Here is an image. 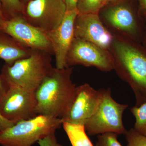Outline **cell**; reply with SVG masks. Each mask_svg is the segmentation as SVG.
Instances as JSON below:
<instances>
[{"mask_svg":"<svg viewBox=\"0 0 146 146\" xmlns=\"http://www.w3.org/2000/svg\"><path fill=\"white\" fill-rule=\"evenodd\" d=\"M113 35L109 50L114 70L133 91L135 106L146 103V47L126 37Z\"/></svg>","mask_w":146,"mask_h":146,"instance_id":"obj_1","label":"cell"},{"mask_svg":"<svg viewBox=\"0 0 146 146\" xmlns=\"http://www.w3.org/2000/svg\"><path fill=\"white\" fill-rule=\"evenodd\" d=\"M73 68H53L35 91L37 115L62 119L70 106L77 86L72 80Z\"/></svg>","mask_w":146,"mask_h":146,"instance_id":"obj_2","label":"cell"},{"mask_svg":"<svg viewBox=\"0 0 146 146\" xmlns=\"http://www.w3.org/2000/svg\"><path fill=\"white\" fill-rule=\"evenodd\" d=\"M52 55L39 50H32L28 57L5 64L1 75L6 84L35 91L54 68Z\"/></svg>","mask_w":146,"mask_h":146,"instance_id":"obj_3","label":"cell"},{"mask_svg":"<svg viewBox=\"0 0 146 146\" xmlns=\"http://www.w3.org/2000/svg\"><path fill=\"white\" fill-rule=\"evenodd\" d=\"M110 3L99 13L105 27L112 35H119L141 43L146 24L140 14L126 2Z\"/></svg>","mask_w":146,"mask_h":146,"instance_id":"obj_4","label":"cell"},{"mask_svg":"<svg viewBox=\"0 0 146 146\" xmlns=\"http://www.w3.org/2000/svg\"><path fill=\"white\" fill-rule=\"evenodd\" d=\"M63 120L42 115L16 123L0 132L1 146H32L45 137L55 133Z\"/></svg>","mask_w":146,"mask_h":146,"instance_id":"obj_5","label":"cell"},{"mask_svg":"<svg viewBox=\"0 0 146 146\" xmlns=\"http://www.w3.org/2000/svg\"><path fill=\"white\" fill-rule=\"evenodd\" d=\"M99 102L96 111L85 124L86 132L89 135L115 133L125 135L127 130L123 122V115L127 104L117 102L112 98L110 88L99 89Z\"/></svg>","mask_w":146,"mask_h":146,"instance_id":"obj_6","label":"cell"},{"mask_svg":"<svg viewBox=\"0 0 146 146\" xmlns=\"http://www.w3.org/2000/svg\"><path fill=\"white\" fill-rule=\"evenodd\" d=\"M6 85L5 91L0 96V111L5 118L16 123L37 115L35 91L13 84Z\"/></svg>","mask_w":146,"mask_h":146,"instance_id":"obj_7","label":"cell"},{"mask_svg":"<svg viewBox=\"0 0 146 146\" xmlns=\"http://www.w3.org/2000/svg\"><path fill=\"white\" fill-rule=\"evenodd\" d=\"M68 68L74 65L93 67L103 72L114 70V63L108 50L74 37L67 54Z\"/></svg>","mask_w":146,"mask_h":146,"instance_id":"obj_8","label":"cell"},{"mask_svg":"<svg viewBox=\"0 0 146 146\" xmlns=\"http://www.w3.org/2000/svg\"><path fill=\"white\" fill-rule=\"evenodd\" d=\"M67 12L64 0H31L22 16L29 23L46 32L56 29Z\"/></svg>","mask_w":146,"mask_h":146,"instance_id":"obj_9","label":"cell"},{"mask_svg":"<svg viewBox=\"0 0 146 146\" xmlns=\"http://www.w3.org/2000/svg\"><path fill=\"white\" fill-rule=\"evenodd\" d=\"M31 50H39L54 55L52 46L46 32L29 23L22 15L5 21L2 30Z\"/></svg>","mask_w":146,"mask_h":146,"instance_id":"obj_10","label":"cell"},{"mask_svg":"<svg viewBox=\"0 0 146 146\" xmlns=\"http://www.w3.org/2000/svg\"><path fill=\"white\" fill-rule=\"evenodd\" d=\"M100 99L99 89L88 83L77 86L75 95L63 121L85 125L96 111Z\"/></svg>","mask_w":146,"mask_h":146,"instance_id":"obj_11","label":"cell"},{"mask_svg":"<svg viewBox=\"0 0 146 146\" xmlns=\"http://www.w3.org/2000/svg\"><path fill=\"white\" fill-rule=\"evenodd\" d=\"M75 38L109 50L113 35L104 26L99 13L78 14L74 24Z\"/></svg>","mask_w":146,"mask_h":146,"instance_id":"obj_12","label":"cell"},{"mask_svg":"<svg viewBox=\"0 0 146 146\" xmlns=\"http://www.w3.org/2000/svg\"><path fill=\"white\" fill-rule=\"evenodd\" d=\"M78 14L77 9L67 11L60 25L53 30L47 33L53 50L55 68L58 69L68 68L66 57L74 37V24Z\"/></svg>","mask_w":146,"mask_h":146,"instance_id":"obj_13","label":"cell"},{"mask_svg":"<svg viewBox=\"0 0 146 146\" xmlns=\"http://www.w3.org/2000/svg\"><path fill=\"white\" fill-rule=\"evenodd\" d=\"M31 51L10 35L0 32V59L4 60L5 64L11 65L28 57Z\"/></svg>","mask_w":146,"mask_h":146,"instance_id":"obj_14","label":"cell"},{"mask_svg":"<svg viewBox=\"0 0 146 146\" xmlns=\"http://www.w3.org/2000/svg\"><path fill=\"white\" fill-rule=\"evenodd\" d=\"M62 126L72 146H94L87 136L83 125L63 121Z\"/></svg>","mask_w":146,"mask_h":146,"instance_id":"obj_15","label":"cell"},{"mask_svg":"<svg viewBox=\"0 0 146 146\" xmlns=\"http://www.w3.org/2000/svg\"><path fill=\"white\" fill-rule=\"evenodd\" d=\"M107 4V0H78L77 10L78 14L99 13Z\"/></svg>","mask_w":146,"mask_h":146,"instance_id":"obj_16","label":"cell"},{"mask_svg":"<svg viewBox=\"0 0 146 146\" xmlns=\"http://www.w3.org/2000/svg\"><path fill=\"white\" fill-rule=\"evenodd\" d=\"M131 112L135 119L133 128L146 136V103L138 106H134L131 109Z\"/></svg>","mask_w":146,"mask_h":146,"instance_id":"obj_17","label":"cell"},{"mask_svg":"<svg viewBox=\"0 0 146 146\" xmlns=\"http://www.w3.org/2000/svg\"><path fill=\"white\" fill-rule=\"evenodd\" d=\"M7 20L23 15L25 5L21 0H0Z\"/></svg>","mask_w":146,"mask_h":146,"instance_id":"obj_18","label":"cell"},{"mask_svg":"<svg viewBox=\"0 0 146 146\" xmlns=\"http://www.w3.org/2000/svg\"><path fill=\"white\" fill-rule=\"evenodd\" d=\"M127 146H146V136L138 133L133 128L125 134Z\"/></svg>","mask_w":146,"mask_h":146,"instance_id":"obj_19","label":"cell"},{"mask_svg":"<svg viewBox=\"0 0 146 146\" xmlns=\"http://www.w3.org/2000/svg\"><path fill=\"white\" fill-rule=\"evenodd\" d=\"M118 135L112 132L100 134L95 146H123L118 141Z\"/></svg>","mask_w":146,"mask_h":146,"instance_id":"obj_20","label":"cell"},{"mask_svg":"<svg viewBox=\"0 0 146 146\" xmlns=\"http://www.w3.org/2000/svg\"><path fill=\"white\" fill-rule=\"evenodd\" d=\"M39 146H64L58 143L55 133H51L37 142Z\"/></svg>","mask_w":146,"mask_h":146,"instance_id":"obj_21","label":"cell"},{"mask_svg":"<svg viewBox=\"0 0 146 146\" xmlns=\"http://www.w3.org/2000/svg\"><path fill=\"white\" fill-rule=\"evenodd\" d=\"M15 123L10 121L5 118L0 111V132L12 126Z\"/></svg>","mask_w":146,"mask_h":146,"instance_id":"obj_22","label":"cell"},{"mask_svg":"<svg viewBox=\"0 0 146 146\" xmlns=\"http://www.w3.org/2000/svg\"><path fill=\"white\" fill-rule=\"evenodd\" d=\"M140 15L146 24V0H138Z\"/></svg>","mask_w":146,"mask_h":146,"instance_id":"obj_23","label":"cell"},{"mask_svg":"<svg viewBox=\"0 0 146 146\" xmlns=\"http://www.w3.org/2000/svg\"><path fill=\"white\" fill-rule=\"evenodd\" d=\"M78 0H64L67 11L77 9V5Z\"/></svg>","mask_w":146,"mask_h":146,"instance_id":"obj_24","label":"cell"},{"mask_svg":"<svg viewBox=\"0 0 146 146\" xmlns=\"http://www.w3.org/2000/svg\"><path fill=\"white\" fill-rule=\"evenodd\" d=\"M7 19L2 7V6L0 3V32L2 31L3 27Z\"/></svg>","mask_w":146,"mask_h":146,"instance_id":"obj_25","label":"cell"},{"mask_svg":"<svg viewBox=\"0 0 146 146\" xmlns=\"http://www.w3.org/2000/svg\"><path fill=\"white\" fill-rule=\"evenodd\" d=\"M6 88V85L1 74H0V96L2 95L5 91Z\"/></svg>","mask_w":146,"mask_h":146,"instance_id":"obj_26","label":"cell"},{"mask_svg":"<svg viewBox=\"0 0 146 146\" xmlns=\"http://www.w3.org/2000/svg\"><path fill=\"white\" fill-rule=\"evenodd\" d=\"M141 44L146 47V24Z\"/></svg>","mask_w":146,"mask_h":146,"instance_id":"obj_27","label":"cell"},{"mask_svg":"<svg viewBox=\"0 0 146 146\" xmlns=\"http://www.w3.org/2000/svg\"><path fill=\"white\" fill-rule=\"evenodd\" d=\"M31 0H21V2L24 4L25 5H26Z\"/></svg>","mask_w":146,"mask_h":146,"instance_id":"obj_28","label":"cell"},{"mask_svg":"<svg viewBox=\"0 0 146 146\" xmlns=\"http://www.w3.org/2000/svg\"><path fill=\"white\" fill-rule=\"evenodd\" d=\"M120 0H107V4L110 3L115 2L118 1Z\"/></svg>","mask_w":146,"mask_h":146,"instance_id":"obj_29","label":"cell"}]
</instances>
